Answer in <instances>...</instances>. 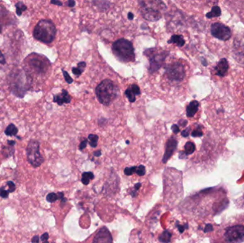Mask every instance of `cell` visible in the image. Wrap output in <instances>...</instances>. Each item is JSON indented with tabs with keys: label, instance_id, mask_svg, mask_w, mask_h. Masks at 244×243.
<instances>
[{
	"label": "cell",
	"instance_id": "cell-47",
	"mask_svg": "<svg viewBox=\"0 0 244 243\" xmlns=\"http://www.w3.org/2000/svg\"><path fill=\"white\" fill-rule=\"evenodd\" d=\"M127 16H128V19L129 20H133V18H134V15H133V14L131 13V12H129Z\"/></svg>",
	"mask_w": 244,
	"mask_h": 243
},
{
	"label": "cell",
	"instance_id": "cell-45",
	"mask_svg": "<svg viewBox=\"0 0 244 243\" xmlns=\"http://www.w3.org/2000/svg\"><path fill=\"white\" fill-rule=\"evenodd\" d=\"M56 195H57V197H58V199L62 200L64 198V192H57Z\"/></svg>",
	"mask_w": 244,
	"mask_h": 243
},
{
	"label": "cell",
	"instance_id": "cell-27",
	"mask_svg": "<svg viewBox=\"0 0 244 243\" xmlns=\"http://www.w3.org/2000/svg\"><path fill=\"white\" fill-rule=\"evenodd\" d=\"M2 153H3L4 156L6 157V158H7V157L11 156V155L14 153V149L13 146H9V147L3 148V149H2Z\"/></svg>",
	"mask_w": 244,
	"mask_h": 243
},
{
	"label": "cell",
	"instance_id": "cell-3",
	"mask_svg": "<svg viewBox=\"0 0 244 243\" xmlns=\"http://www.w3.org/2000/svg\"><path fill=\"white\" fill-rule=\"evenodd\" d=\"M119 89L111 80L105 79L96 88V95L100 103L104 106L111 104L118 95Z\"/></svg>",
	"mask_w": 244,
	"mask_h": 243
},
{
	"label": "cell",
	"instance_id": "cell-15",
	"mask_svg": "<svg viewBox=\"0 0 244 243\" xmlns=\"http://www.w3.org/2000/svg\"><path fill=\"white\" fill-rule=\"evenodd\" d=\"M125 95L127 97L129 101L131 103L136 101V96L141 94L140 88L136 84H131L127 89L125 91Z\"/></svg>",
	"mask_w": 244,
	"mask_h": 243
},
{
	"label": "cell",
	"instance_id": "cell-49",
	"mask_svg": "<svg viewBox=\"0 0 244 243\" xmlns=\"http://www.w3.org/2000/svg\"><path fill=\"white\" fill-rule=\"evenodd\" d=\"M51 3L54 4H56V5H59V6H62V3L59 1H51Z\"/></svg>",
	"mask_w": 244,
	"mask_h": 243
},
{
	"label": "cell",
	"instance_id": "cell-20",
	"mask_svg": "<svg viewBox=\"0 0 244 243\" xmlns=\"http://www.w3.org/2000/svg\"><path fill=\"white\" fill-rule=\"evenodd\" d=\"M221 8L218 6H214L212 7L211 11H210V12L206 14V17L209 19H211L221 16Z\"/></svg>",
	"mask_w": 244,
	"mask_h": 243
},
{
	"label": "cell",
	"instance_id": "cell-36",
	"mask_svg": "<svg viewBox=\"0 0 244 243\" xmlns=\"http://www.w3.org/2000/svg\"><path fill=\"white\" fill-rule=\"evenodd\" d=\"M190 130H191L190 127H188L187 128H186V129H184L183 131L181 132V135H182L183 137H188V135H189Z\"/></svg>",
	"mask_w": 244,
	"mask_h": 243
},
{
	"label": "cell",
	"instance_id": "cell-9",
	"mask_svg": "<svg viewBox=\"0 0 244 243\" xmlns=\"http://www.w3.org/2000/svg\"><path fill=\"white\" fill-rule=\"evenodd\" d=\"M27 160L34 168L40 166L44 162V158L39 152V144L37 140H31L27 148Z\"/></svg>",
	"mask_w": 244,
	"mask_h": 243
},
{
	"label": "cell",
	"instance_id": "cell-28",
	"mask_svg": "<svg viewBox=\"0 0 244 243\" xmlns=\"http://www.w3.org/2000/svg\"><path fill=\"white\" fill-rule=\"evenodd\" d=\"M135 173L139 176H143L145 175L146 173V168L143 165H140L139 166L136 167Z\"/></svg>",
	"mask_w": 244,
	"mask_h": 243
},
{
	"label": "cell",
	"instance_id": "cell-50",
	"mask_svg": "<svg viewBox=\"0 0 244 243\" xmlns=\"http://www.w3.org/2000/svg\"><path fill=\"white\" fill-rule=\"evenodd\" d=\"M141 185H142V184H141L140 183H136V184L135 185V186H134V190H136V191H137V190L139 189V188H141Z\"/></svg>",
	"mask_w": 244,
	"mask_h": 243
},
{
	"label": "cell",
	"instance_id": "cell-39",
	"mask_svg": "<svg viewBox=\"0 0 244 243\" xmlns=\"http://www.w3.org/2000/svg\"><path fill=\"white\" fill-rule=\"evenodd\" d=\"M204 230V232H210V231L213 230V225H210V224H207V225L205 226L204 230Z\"/></svg>",
	"mask_w": 244,
	"mask_h": 243
},
{
	"label": "cell",
	"instance_id": "cell-24",
	"mask_svg": "<svg viewBox=\"0 0 244 243\" xmlns=\"http://www.w3.org/2000/svg\"><path fill=\"white\" fill-rule=\"evenodd\" d=\"M17 132H18L17 128H16L13 123H11V124H9L8 126H7L5 131H4L7 135H10V136L16 135Z\"/></svg>",
	"mask_w": 244,
	"mask_h": 243
},
{
	"label": "cell",
	"instance_id": "cell-57",
	"mask_svg": "<svg viewBox=\"0 0 244 243\" xmlns=\"http://www.w3.org/2000/svg\"><path fill=\"white\" fill-rule=\"evenodd\" d=\"M52 243H55V242H52Z\"/></svg>",
	"mask_w": 244,
	"mask_h": 243
},
{
	"label": "cell",
	"instance_id": "cell-25",
	"mask_svg": "<svg viewBox=\"0 0 244 243\" xmlns=\"http://www.w3.org/2000/svg\"><path fill=\"white\" fill-rule=\"evenodd\" d=\"M88 141H89V145L92 148H96L97 146L98 140H99V136L95 134H89L88 136Z\"/></svg>",
	"mask_w": 244,
	"mask_h": 243
},
{
	"label": "cell",
	"instance_id": "cell-22",
	"mask_svg": "<svg viewBox=\"0 0 244 243\" xmlns=\"http://www.w3.org/2000/svg\"><path fill=\"white\" fill-rule=\"evenodd\" d=\"M184 149H185V151H184V153H186V156H188V155L192 154L193 152L195 151L196 146H195V144H193V142L188 141L185 144V146H184Z\"/></svg>",
	"mask_w": 244,
	"mask_h": 243
},
{
	"label": "cell",
	"instance_id": "cell-34",
	"mask_svg": "<svg viewBox=\"0 0 244 243\" xmlns=\"http://www.w3.org/2000/svg\"><path fill=\"white\" fill-rule=\"evenodd\" d=\"M7 185H8V187H9L8 192H13L16 189L15 184H14L12 181H8V182H7Z\"/></svg>",
	"mask_w": 244,
	"mask_h": 243
},
{
	"label": "cell",
	"instance_id": "cell-17",
	"mask_svg": "<svg viewBox=\"0 0 244 243\" xmlns=\"http://www.w3.org/2000/svg\"><path fill=\"white\" fill-rule=\"evenodd\" d=\"M198 106H199V103L197 101L194 100V101H191L186 108V116L188 118L194 116L198 110Z\"/></svg>",
	"mask_w": 244,
	"mask_h": 243
},
{
	"label": "cell",
	"instance_id": "cell-54",
	"mask_svg": "<svg viewBox=\"0 0 244 243\" xmlns=\"http://www.w3.org/2000/svg\"><path fill=\"white\" fill-rule=\"evenodd\" d=\"M126 144H129V140H126Z\"/></svg>",
	"mask_w": 244,
	"mask_h": 243
},
{
	"label": "cell",
	"instance_id": "cell-31",
	"mask_svg": "<svg viewBox=\"0 0 244 243\" xmlns=\"http://www.w3.org/2000/svg\"><path fill=\"white\" fill-rule=\"evenodd\" d=\"M62 72H63V75H64V79H65V81H66V82H67L68 83H69V84L73 82L72 78H71L70 76H69V74L68 73L67 71H64V69H62Z\"/></svg>",
	"mask_w": 244,
	"mask_h": 243
},
{
	"label": "cell",
	"instance_id": "cell-14",
	"mask_svg": "<svg viewBox=\"0 0 244 243\" xmlns=\"http://www.w3.org/2000/svg\"><path fill=\"white\" fill-rule=\"evenodd\" d=\"M71 97L67 91L63 89L61 91V94L54 95L53 101L56 103L59 106H62L64 104H69L71 102Z\"/></svg>",
	"mask_w": 244,
	"mask_h": 243
},
{
	"label": "cell",
	"instance_id": "cell-16",
	"mask_svg": "<svg viewBox=\"0 0 244 243\" xmlns=\"http://www.w3.org/2000/svg\"><path fill=\"white\" fill-rule=\"evenodd\" d=\"M217 75L220 77H224L226 75L228 69V64L226 59H221L215 67Z\"/></svg>",
	"mask_w": 244,
	"mask_h": 243
},
{
	"label": "cell",
	"instance_id": "cell-37",
	"mask_svg": "<svg viewBox=\"0 0 244 243\" xmlns=\"http://www.w3.org/2000/svg\"><path fill=\"white\" fill-rule=\"evenodd\" d=\"M87 144H88L87 139H84L83 140V141H81V143L79 145V149L84 150V148H86V147H87Z\"/></svg>",
	"mask_w": 244,
	"mask_h": 243
},
{
	"label": "cell",
	"instance_id": "cell-35",
	"mask_svg": "<svg viewBox=\"0 0 244 243\" xmlns=\"http://www.w3.org/2000/svg\"><path fill=\"white\" fill-rule=\"evenodd\" d=\"M176 227L178 228L179 232L181 233H183L185 229H187L188 228V224H186V225H178V222H176Z\"/></svg>",
	"mask_w": 244,
	"mask_h": 243
},
{
	"label": "cell",
	"instance_id": "cell-23",
	"mask_svg": "<svg viewBox=\"0 0 244 243\" xmlns=\"http://www.w3.org/2000/svg\"><path fill=\"white\" fill-rule=\"evenodd\" d=\"M94 175L92 172H85L82 174L81 176V182L84 185H88L89 183L90 180L94 179Z\"/></svg>",
	"mask_w": 244,
	"mask_h": 243
},
{
	"label": "cell",
	"instance_id": "cell-18",
	"mask_svg": "<svg viewBox=\"0 0 244 243\" xmlns=\"http://www.w3.org/2000/svg\"><path fill=\"white\" fill-rule=\"evenodd\" d=\"M168 44H175L178 46L181 47L185 44V40H184L183 36L173 35L168 41Z\"/></svg>",
	"mask_w": 244,
	"mask_h": 243
},
{
	"label": "cell",
	"instance_id": "cell-8",
	"mask_svg": "<svg viewBox=\"0 0 244 243\" xmlns=\"http://www.w3.org/2000/svg\"><path fill=\"white\" fill-rule=\"evenodd\" d=\"M226 243H241L244 241V225L235 224L228 226L223 234Z\"/></svg>",
	"mask_w": 244,
	"mask_h": 243
},
{
	"label": "cell",
	"instance_id": "cell-52",
	"mask_svg": "<svg viewBox=\"0 0 244 243\" xmlns=\"http://www.w3.org/2000/svg\"><path fill=\"white\" fill-rule=\"evenodd\" d=\"M136 192H137V191H136L135 190H133V191H131V196L133 197H136V195H137V193H136Z\"/></svg>",
	"mask_w": 244,
	"mask_h": 243
},
{
	"label": "cell",
	"instance_id": "cell-46",
	"mask_svg": "<svg viewBox=\"0 0 244 243\" xmlns=\"http://www.w3.org/2000/svg\"><path fill=\"white\" fill-rule=\"evenodd\" d=\"M186 156V153H184V151H181L180 152V154H179V158L181 159H183V158H185Z\"/></svg>",
	"mask_w": 244,
	"mask_h": 243
},
{
	"label": "cell",
	"instance_id": "cell-33",
	"mask_svg": "<svg viewBox=\"0 0 244 243\" xmlns=\"http://www.w3.org/2000/svg\"><path fill=\"white\" fill-rule=\"evenodd\" d=\"M8 190H6L4 188H0V196H1L2 198H7L9 196Z\"/></svg>",
	"mask_w": 244,
	"mask_h": 243
},
{
	"label": "cell",
	"instance_id": "cell-43",
	"mask_svg": "<svg viewBox=\"0 0 244 243\" xmlns=\"http://www.w3.org/2000/svg\"><path fill=\"white\" fill-rule=\"evenodd\" d=\"M39 236H38V235H35L34 237H32V243H38L39 242Z\"/></svg>",
	"mask_w": 244,
	"mask_h": 243
},
{
	"label": "cell",
	"instance_id": "cell-11",
	"mask_svg": "<svg viewBox=\"0 0 244 243\" xmlns=\"http://www.w3.org/2000/svg\"><path fill=\"white\" fill-rule=\"evenodd\" d=\"M210 32L214 37L222 41H226L229 39L231 36V31L229 27L220 22L213 24L210 29Z\"/></svg>",
	"mask_w": 244,
	"mask_h": 243
},
{
	"label": "cell",
	"instance_id": "cell-4",
	"mask_svg": "<svg viewBox=\"0 0 244 243\" xmlns=\"http://www.w3.org/2000/svg\"><path fill=\"white\" fill-rule=\"evenodd\" d=\"M56 29L54 24L48 20H42L37 23L34 27L33 36L36 39L45 44H49L54 41L56 37Z\"/></svg>",
	"mask_w": 244,
	"mask_h": 243
},
{
	"label": "cell",
	"instance_id": "cell-38",
	"mask_svg": "<svg viewBox=\"0 0 244 243\" xmlns=\"http://www.w3.org/2000/svg\"><path fill=\"white\" fill-rule=\"evenodd\" d=\"M171 130H173V132L175 133V134H177V133H179V131H180V128H179L178 126L176 124L172 125Z\"/></svg>",
	"mask_w": 244,
	"mask_h": 243
},
{
	"label": "cell",
	"instance_id": "cell-19",
	"mask_svg": "<svg viewBox=\"0 0 244 243\" xmlns=\"http://www.w3.org/2000/svg\"><path fill=\"white\" fill-rule=\"evenodd\" d=\"M86 66H87V64L84 61L79 62L77 64V67L72 68V73L76 77H79V76L81 75V73L84 72V71L85 70Z\"/></svg>",
	"mask_w": 244,
	"mask_h": 243
},
{
	"label": "cell",
	"instance_id": "cell-40",
	"mask_svg": "<svg viewBox=\"0 0 244 243\" xmlns=\"http://www.w3.org/2000/svg\"><path fill=\"white\" fill-rule=\"evenodd\" d=\"M48 239H49V234H48L47 232L44 233V234H43L42 236H41V240H42L43 242L47 241Z\"/></svg>",
	"mask_w": 244,
	"mask_h": 243
},
{
	"label": "cell",
	"instance_id": "cell-1",
	"mask_svg": "<svg viewBox=\"0 0 244 243\" xmlns=\"http://www.w3.org/2000/svg\"><path fill=\"white\" fill-rule=\"evenodd\" d=\"M49 68V61L46 58V56L40 54L32 53L29 55L25 60L24 68L25 73L29 77H30L31 74H45Z\"/></svg>",
	"mask_w": 244,
	"mask_h": 243
},
{
	"label": "cell",
	"instance_id": "cell-51",
	"mask_svg": "<svg viewBox=\"0 0 244 243\" xmlns=\"http://www.w3.org/2000/svg\"><path fill=\"white\" fill-rule=\"evenodd\" d=\"M15 141H14V140H8V144L9 145V146H14V145H15Z\"/></svg>",
	"mask_w": 244,
	"mask_h": 243
},
{
	"label": "cell",
	"instance_id": "cell-55",
	"mask_svg": "<svg viewBox=\"0 0 244 243\" xmlns=\"http://www.w3.org/2000/svg\"><path fill=\"white\" fill-rule=\"evenodd\" d=\"M2 32V27H1V26H0V33Z\"/></svg>",
	"mask_w": 244,
	"mask_h": 243
},
{
	"label": "cell",
	"instance_id": "cell-48",
	"mask_svg": "<svg viewBox=\"0 0 244 243\" xmlns=\"http://www.w3.org/2000/svg\"><path fill=\"white\" fill-rule=\"evenodd\" d=\"M101 155H102V152H101V151H99H99L94 152V156L96 157H99L100 156H101Z\"/></svg>",
	"mask_w": 244,
	"mask_h": 243
},
{
	"label": "cell",
	"instance_id": "cell-29",
	"mask_svg": "<svg viewBox=\"0 0 244 243\" xmlns=\"http://www.w3.org/2000/svg\"><path fill=\"white\" fill-rule=\"evenodd\" d=\"M57 200H58V197H57V195L54 193V192H51V193L47 195V201L49 202H54L56 201Z\"/></svg>",
	"mask_w": 244,
	"mask_h": 243
},
{
	"label": "cell",
	"instance_id": "cell-13",
	"mask_svg": "<svg viewBox=\"0 0 244 243\" xmlns=\"http://www.w3.org/2000/svg\"><path fill=\"white\" fill-rule=\"evenodd\" d=\"M177 145H178V142H177L176 139L174 136H171L167 140L166 150H165V153L162 158L163 163H166L169 160L170 158L172 156V155L174 154V151H176Z\"/></svg>",
	"mask_w": 244,
	"mask_h": 243
},
{
	"label": "cell",
	"instance_id": "cell-5",
	"mask_svg": "<svg viewBox=\"0 0 244 243\" xmlns=\"http://www.w3.org/2000/svg\"><path fill=\"white\" fill-rule=\"evenodd\" d=\"M113 53L119 61L124 63L135 60L134 48L132 43L126 39H119L112 45Z\"/></svg>",
	"mask_w": 244,
	"mask_h": 243
},
{
	"label": "cell",
	"instance_id": "cell-10",
	"mask_svg": "<svg viewBox=\"0 0 244 243\" xmlns=\"http://www.w3.org/2000/svg\"><path fill=\"white\" fill-rule=\"evenodd\" d=\"M165 74L171 82H182L185 77V68L180 62H172L166 66Z\"/></svg>",
	"mask_w": 244,
	"mask_h": 243
},
{
	"label": "cell",
	"instance_id": "cell-42",
	"mask_svg": "<svg viewBox=\"0 0 244 243\" xmlns=\"http://www.w3.org/2000/svg\"><path fill=\"white\" fill-rule=\"evenodd\" d=\"M187 121L186 120H183V119H181L178 121V124L181 126H186V124H187Z\"/></svg>",
	"mask_w": 244,
	"mask_h": 243
},
{
	"label": "cell",
	"instance_id": "cell-44",
	"mask_svg": "<svg viewBox=\"0 0 244 243\" xmlns=\"http://www.w3.org/2000/svg\"><path fill=\"white\" fill-rule=\"evenodd\" d=\"M67 4L69 7H74L75 6L76 2L75 1H72V0H69V1L67 2Z\"/></svg>",
	"mask_w": 244,
	"mask_h": 243
},
{
	"label": "cell",
	"instance_id": "cell-53",
	"mask_svg": "<svg viewBox=\"0 0 244 243\" xmlns=\"http://www.w3.org/2000/svg\"><path fill=\"white\" fill-rule=\"evenodd\" d=\"M66 202V198H64H64L62 199V200H61V207L63 206V205H64V204Z\"/></svg>",
	"mask_w": 244,
	"mask_h": 243
},
{
	"label": "cell",
	"instance_id": "cell-30",
	"mask_svg": "<svg viewBox=\"0 0 244 243\" xmlns=\"http://www.w3.org/2000/svg\"><path fill=\"white\" fill-rule=\"evenodd\" d=\"M136 169V166H132L130 167V168H126L124 169V174L126 175H131L133 174V173H135Z\"/></svg>",
	"mask_w": 244,
	"mask_h": 243
},
{
	"label": "cell",
	"instance_id": "cell-6",
	"mask_svg": "<svg viewBox=\"0 0 244 243\" xmlns=\"http://www.w3.org/2000/svg\"><path fill=\"white\" fill-rule=\"evenodd\" d=\"M29 80H31L30 77L27 73H21V71H16V73H10V80H9V86L14 94L18 96L23 97L26 93L23 88L26 91L29 89L28 86H29Z\"/></svg>",
	"mask_w": 244,
	"mask_h": 243
},
{
	"label": "cell",
	"instance_id": "cell-12",
	"mask_svg": "<svg viewBox=\"0 0 244 243\" xmlns=\"http://www.w3.org/2000/svg\"><path fill=\"white\" fill-rule=\"evenodd\" d=\"M93 243H113V238L109 230L106 227H103L98 230Z\"/></svg>",
	"mask_w": 244,
	"mask_h": 243
},
{
	"label": "cell",
	"instance_id": "cell-41",
	"mask_svg": "<svg viewBox=\"0 0 244 243\" xmlns=\"http://www.w3.org/2000/svg\"><path fill=\"white\" fill-rule=\"evenodd\" d=\"M0 64H6V59L4 58L3 54L2 53V51H0Z\"/></svg>",
	"mask_w": 244,
	"mask_h": 243
},
{
	"label": "cell",
	"instance_id": "cell-26",
	"mask_svg": "<svg viewBox=\"0 0 244 243\" xmlns=\"http://www.w3.org/2000/svg\"><path fill=\"white\" fill-rule=\"evenodd\" d=\"M16 7V12L18 16H21V14H22V11H25L27 9V7L23 2H19L15 4Z\"/></svg>",
	"mask_w": 244,
	"mask_h": 243
},
{
	"label": "cell",
	"instance_id": "cell-2",
	"mask_svg": "<svg viewBox=\"0 0 244 243\" xmlns=\"http://www.w3.org/2000/svg\"><path fill=\"white\" fill-rule=\"evenodd\" d=\"M141 13L143 17L150 21H157L162 17V11L166 9V6L161 1H140Z\"/></svg>",
	"mask_w": 244,
	"mask_h": 243
},
{
	"label": "cell",
	"instance_id": "cell-32",
	"mask_svg": "<svg viewBox=\"0 0 244 243\" xmlns=\"http://www.w3.org/2000/svg\"><path fill=\"white\" fill-rule=\"evenodd\" d=\"M191 135H192L193 137H201L203 135V132L202 130H201V128L198 127L191 133Z\"/></svg>",
	"mask_w": 244,
	"mask_h": 243
},
{
	"label": "cell",
	"instance_id": "cell-56",
	"mask_svg": "<svg viewBox=\"0 0 244 243\" xmlns=\"http://www.w3.org/2000/svg\"><path fill=\"white\" fill-rule=\"evenodd\" d=\"M42 243H49V242H48V241H44V242H42Z\"/></svg>",
	"mask_w": 244,
	"mask_h": 243
},
{
	"label": "cell",
	"instance_id": "cell-21",
	"mask_svg": "<svg viewBox=\"0 0 244 243\" xmlns=\"http://www.w3.org/2000/svg\"><path fill=\"white\" fill-rule=\"evenodd\" d=\"M171 233L169 230H164L159 237V241L162 243H169L171 241Z\"/></svg>",
	"mask_w": 244,
	"mask_h": 243
},
{
	"label": "cell",
	"instance_id": "cell-7",
	"mask_svg": "<svg viewBox=\"0 0 244 243\" xmlns=\"http://www.w3.org/2000/svg\"><path fill=\"white\" fill-rule=\"evenodd\" d=\"M144 54L149 59V72L154 73L162 67L166 57L169 54V51L152 48L145 50Z\"/></svg>",
	"mask_w": 244,
	"mask_h": 243
}]
</instances>
